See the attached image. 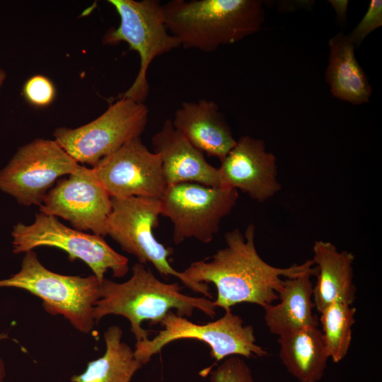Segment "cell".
<instances>
[{
  "instance_id": "1",
  "label": "cell",
  "mask_w": 382,
  "mask_h": 382,
  "mask_svg": "<svg viewBox=\"0 0 382 382\" xmlns=\"http://www.w3.org/2000/svg\"><path fill=\"white\" fill-rule=\"evenodd\" d=\"M255 226L249 224L243 233L240 229L224 236L225 247L219 249L209 260L192 262L182 272L197 283H213L216 289L214 306L224 310L240 303L265 307L278 299L284 279L304 274L316 276L313 260L277 267L266 262L258 254L255 243Z\"/></svg>"
},
{
  "instance_id": "2",
  "label": "cell",
  "mask_w": 382,
  "mask_h": 382,
  "mask_svg": "<svg viewBox=\"0 0 382 382\" xmlns=\"http://www.w3.org/2000/svg\"><path fill=\"white\" fill-rule=\"evenodd\" d=\"M132 271L126 282L105 278L100 283V297L93 308L96 323L108 315L123 316L129 321L130 330L138 342L149 339V331L141 325L144 320L160 323L173 309L185 318L191 317L195 309L210 318L216 316V307L210 299L183 294L178 282L161 281L141 263H135Z\"/></svg>"
},
{
  "instance_id": "3",
  "label": "cell",
  "mask_w": 382,
  "mask_h": 382,
  "mask_svg": "<svg viewBox=\"0 0 382 382\" xmlns=\"http://www.w3.org/2000/svg\"><path fill=\"white\" fill-rule=\"evenodd\" d=\"M163 8L166 27L180 46L205 52L257 33L265 19L259 0H171Z\"/></svg>"
},
{
  "instance_id": "4",
  "label": "cell",
  "mask_w": 382,
  "mask_h": 382,
  "mask_svg": "<svg viewBox=\"0 0 382 382\" xmlns=\"http://www.w3.org/2000/svg\"><path fill=\"white\" fill-rule=\"evenodd\" d=\"M100 286L93 274L83 277L50 271L33 250L25 253L19 272L0 280V287L22 289L39 297L46 311L63 316L84 334L90 333L96 324L93 308Z\"/></svg>"
},
{
  "instance_id": "5",
  "label": "cell",
  "mask_w": 382,
  "mask_h": 382,
  "mask_svg": "<svg viewBox=\"0 0 382 382\" xmlns=\"http://www.w3.org/2000/svg\"><path fill=\"white\" fill-rule=\"evenodd\" d=\"M160 323L163 329L154 337L136 342L134 357L142 364H147L171 342L184 339L199 340L210 347L211 356L216 361L199 372L202 376L209 374L219 361L231 356L250 358L268 355L256 343L253 327L243 325V320L233 313L231 308L225 310L218 320L205 324L194 323L173 311H169Z\"/></svg>"
},
{
  "instance_id": "6",
  "label": "cell",
  "mask_w": 382,
  "mask_h": 382,
  "mask_svg": "<svg viewBox=\"0 0 382 382\" xmlns=\"http://www.w3.org/2000/svg\"><path fill=\"white\" fill-rule=\"evenodd\" d=\"M112 209L107 222V236L143 265L150 262L166 277H177L188 289L212 299L209 286L197 283L175 270L168 261L172 249L156 238L154 230L159 224L160 199L132 197H111Z\"/></svg>"
},
{
  "instance_id": "7",
  "label": "cell",
  "mask_w": 382,
  "mask_h": 382,
  "mask_svg": "<svg viewBox=\"0 0 382 382\" xmlns=\"http://www.w3.org/2000/svg\"><path fill=\"white\" fill-rule=\"evenodd\" d=\"M115 8L120 22L117 28L108 31L103 37L105 45L121 42L139 57V69L132 84L119 97L144 103L149 93L147 71L156 57L180 47L166 24L163 4L158 0H109Z\"/></svg>"
},
{
  "instance_id": "8",
  "label": "cell",
  "mask_w": 382,
  "mask_h": 382,
  "mask_svg": "<svg viewBox=\"0 0 382 382\" xmlns=\"http://www.w3.org/2000/svg\"><path fill=\"white\" fill-rule=\"evenodd\" d=\"M13 252L26 253L41 246L64 250L70 260L86 264L100 283L110 270L120 278L129 271V260L116 252L103 237L69 228L53 216L40 212L30 224L18 223L13 227Z\"/></svg>"
},
{
  "instance_id": "9",
  "label": "cell",
  "mask_w": 382,
  "mask_h": 382,
  "mask_svg": "<svg viewBox=\"0 0 382 382\" xmlns=\"http://www.w3.org/2000/svg\"><path fill=\"white\" fill-rule=\"evenodd\" d=\"M144 103L119 97L94 120L76 128L58 127V144L78 163L93 167L132 139L140 137L148 122Z\"/></svg>"
},
{
  "instance_id": "10",
  "label": "cell",
  "mask_w": 382,
  "mask_h": 382,
  "mask_svg": "<svg viewBox=\"0 0 382 382\" xmlns=\"http://www.w3.org/2000/svg\"><path fill=\"white\" fill-rule=\"evenodd\" d=\"M238 198L236 190L195 183H179L167 186L160 198L161 215L173 224L175 244L191 238L209 243Z\"/></svg>"
},
{
  "instance_id": "11",
  "label": "cell",
  "mask_w": 382,
  "mask_h": 382,
  "mask_svg": "<svg viewBox=\"0 0 382 382\" xmlns=\"http://www.w3.org/2000/svg\"><path fill=\"white\" fill-rule=\"evenodd\" d=\"M80 166L54 139H35L0 170V190L21 204L40 206L54 182Z\"/></svg>"
},
{
  "instance_id": "12",
  "label": "cell",
  "mask_w": 382,
  "mask_h": 382,
  "mask_svg": "<svg viewBox=\"0 0 382 382\" xmlns=\"http://www.w3.org/2000/svg\"><path fill=\"white\" fill-rule=\"evenodd\" d=\"M91 169L110 197L160 199L167 187L159 156L141 137L127 141Z\"/></svg>"
},
{
  "instance_id": "13",
  "label": "cell",
  "mask_w": 382,
  "mask_h": 382,
  "mask_svg": "<svg viewBox=\"0 0 382 382\" xmlns=\"http://www.w3.org/2000/svg\"><path fill=\"white\" fill-rule=\"evenodd\" d=\"M111 197L94 176L91 168H79L57 182L40 206V212L69 221L75 229L107 236Z\"/></svg>"
},
{
  "instance_id": "14",
  "label": "cell",
  "mask_w": 382,
  "mask_h": 382,
  "mask_svg": "<svg viewBox=\"0 0 382 382\" xmlns=\"http://www.w3.org/2000/svg\"><path fill=\"white\" fill-rule=\"evenodd\" d=\"M218 170L219 187L240 190L259 202L272 197L282 188L276 157L266 151L260 139L240 137L221 161Z\"/></svg>"
},
{
  "instance_id": "15",
  "label": "cell",
  "mask_w": 382,
  "mask_h": 382,
  "mask_svg": "<svg viewBox=\"0 0 382 382\" xmlns=\"http://www.w3.org/2000/svg\"><path fill=\"white\" fill-rule=\"evenodd\" d=\"M151 144L154 152L161 158L167 186L195 183L219 187L218 168L209 163L204 153L174 128L171 119L164 121L152 137Z\"/></svg>"
},
{
  "instance_id": "16",
  "label": "cell",
  "mask_w": 382,
  "mask_h": 382,
  "mask_svg": "<svg viewBox=\"0 0 382 382\" xmlns=\"http://www.w3.org/2000/svg\"><path fill=\"white\" fill-rule=\"evenodd\" d=\"M171 122L194 147L220 161L236 143L226 117L213 100L184 102Z\"/></svg>"
},
{
  "instance_id": "17",
  "label": "cell",
  "mask_w": 382,
  "mask_h": 382,
  "mask_svg": "<svg viewBox=\"0 0 382 382\" xmlns=\"http://www.w3.org/2000/svg\"><path fill=\"white\" fill-rule=\"evenodd\" d=\"M317 282L313 287V302L319 313L332 303L352 305L357 288L353 282V254L338 251L329 241H316L313 246Z\"/></svg>"
},
{
  "instance_id": "18",
  "label": "cell",
  "mask_w": 382,
  "mask_h": 382,
  "mask_svg": "<svg viewBox=\"0 0 382 382\" xmlns=\"http://www.w3.org/2000/svg\"><path fill=\"white\" fill-rule=\"evenodd\" d=\"M311 274H304L284 280L278 293L279 303L270 304L265 310V324L272 334L278 337L309 327H318L313 313Z\"/></svg>"
},
{
  "instance_id": "19",
  "label": "cell",
  "mask_w": 382,
  "mask_h": 382,
  "mask_svg": "<svg viewBox=\"0 0 382 382\" xmlns=\"http://www.w3.org/2000/svg\"><path fill=\"white\" fill-rule=\"evenodd\" d=\"M328 45L325 77L332 95L354 105L369 102L373 89L355 57V45L348 35L338 33L329 40Z\"/></svg>"
},
{
  "instance_id": "20",
  "label": "cell",
  "mask_w": 382,
  "mask_h": 382,
  "mask_svg": "<svg viewBox=\"0 0 382 382\" xmlns=\"http://www.w3.org/2000/svg\"><path fill=\"white\" fill-rule=\"evenodd\" d=\"M279 358L287 371L299 382H318L329 357L322 332L309 327L278 337Z\"/></svg>"
},
{
  "instance_id": "21",
  "label": "cell",
  "mask_w": 382,
  "mask_h": 382,
  "mask_svg": "<svg viewBox=\"0 0 382 382\" xmlns=\"http://www.w3.org/2000/svg\"><path fill=\"white\" fill-rule=\"evenodd\" d=\"M122 330L117 325L104 332L105 351L103 355L87 364L86 370L71 378V382H130L142 364L134 357V350L122 341Z\"/></svg>"
},
{
  "instance_id": "22",
  "label": "cell",
  "mask_w": 382,
  "mask_h": 382,
  "mask_svg": "<svg viewBox=\"0 0 382 382\" xmlns=\"http://www.w3.org/2000/svg\"><path fill=\"white\" fill-rule=\"evenodd\" d=\"M320 313L321 332L328 356L333 362L339 363L347 356L351 345L356 308L335 303Z\"/></svg>"
},
{
  "instance_id": "23",
  "label": "cell",
  "mask_w": 382,
  "mask_h": 382,
  "mask_svg": "<svg viewBox=\"0 0 382 382\" xmlns=\"http://www.w3.org/2000/svg\"><path fill=\"white\" fill-rule=\"evenodd\" d=\"M209 374L211 382H255L250 367L239 356L226 358Z\"/></svg>"
},
{
  "instance_id": "24",
  "label": "cell",
  "mask_w": 382,
  "mask_h": 382,
  "mask_svg": "<svg viewBox=\"0 0 382 382\" xmlns=\"http://www.w3.org/2000/svg\"><path fill=\"white\" fill-rule=\"evenodd\" d=\"M23 93L31 105L44 107L53 102L56 91L54 84L48 78L42 75H35L25 83Z\"/></svg>"
},
{
  "instance_id": "25",
  "label": "cell",
  "mask_w": 382,
  "mask_h": 382,
  "mask_svg": "<svg viewBox=\"0 0 382 382\" xmlns=\"http://www.w3.org/2000/svg\"><path fill=\"white\" fill-rule=\"evenodd\" d=\"M381 25L382 1L371 0L362 19L348 36L354 45H359L371 32Z\"/></svg>"
},
{
  "instance_id": "26",
  "label": "cell",
  "mask_w": 382,
  "mask_h": 382,
  "mask_svg": "<svg viewBox=\"0 0 382 382\" xmlns=\"http://www.w3.org/2000/svg\"><path fill=\"white\" fill-rule=\"evenodd\" d=\"M337 13V19L342 22L345 21L347 13L348 1H329Z\"/></svg>"
},
{
  "instance_id": "27",
  "label": "cell",
  "mask_w": 382,
  "mask_h": 382,
  "mask_svg": "<svg viewBox=\"0 0 382 382\" xmlns=\"http://www.w3.org/2000/svg\"><path fill=\"white\" fill-rule=\"evenodd\" d=\"M8 337L6 333H0V340L7 339ZM5 377V368L3 360L0 357V382H4Z\"/></svg>"
},
{
  "instance_id": "28",
  "label": "cell",
  "mask_w": 382,
  "mask_h": 382,
  "mask_svg": "<svg viewBox=\"0 0 382 382\" xmlns=\"http://www.w3.org/2000/svg\"><path fill=\"white\" fill-rule=\"evenodd\" d=\"M6 77V72L4 70L0 69V90L1 88V86L4 83V81Z\"/></svg>"
}]
</instances>
